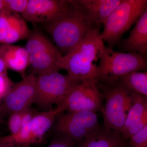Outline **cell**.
Instances as JSON below:
<instances>
[{
    "instance_id": "cell-14",
    "label": "cell",
    "mask_w": 147,
    "mask_h": 147,
    "mask_svg": "<svg viewBox=\"0 0 147 147\" xmlns=\"http://www.w3.org/2000/svg\"><path fill=\"white\" fill-rule=\"evenodd\" d=\"M121 0H77L95 26L103 24Z\"/></svg>"
},
{
    "instance_id": "cell-24",
    "label": "cell",
    "mask_w": 147,
    "mask_h": 147,
    "mask_svg": "<svg viewBox=\"0 0 147 147\" xmlns=\"http://www.w3.org/2000/svg\"><path fill=\"white\" fill-rule=\"evenodd\" d=\"M128 139V147H147V126Z\"/></svg>"
},
{
    "instance_id": "cell-9",
    "label": "cell",
    "mask_w": 147,
    "mask_h": 147,
    "mask_svg": "<svg viewBox=\"0 0 147 147\" xmlns=\"http://www.w3.org/2000/svg\"><path fill=\"white\" fill-rule=\"evenodd\" d=\"M77 84L67 74L63 75L58 70H49L40 74L36 78L34 103L44 110H49L54 104L57 105Z\"/></svg>"
},
{
    "instance_id": "cell-25",
    "label": "cell",
    "mask_w": 147,
    "mask_h": 147,
    "mask_svg": "<svg viewBox=\"0 0 147 147\" xmlns=\"http://www.w3.org/2000/svg\"><path fill=\"white\" fill-rule=\"evenodd\" d=\"M13 85L7 73H0V98L3 100Z\"/></svg>"
},
{
    "instance_id": "cell-16",
    "label": "cell",
    "mask_w": 147,
    "mask_h": 147,
    "mask_svg": "<svg viewBox=\"0 0 147 147\" xmlns=\"http://www.w3.org/2000/svg\"><path fill=\"white\" fill-rule=\"evenodd\" d=\"M58 114L57 108L41 112L34 111L32 119L30 145L41 140L53 127Z\"/></svg>"
},
{
    "instance_id": "cell-28",
    "label": "cell",
    "mask_w": 147,
    "mask_h": 147,
    "mask_svg": "<svg viewBox=\"0 0 147 147\" xmlns=\"http://www.w3.org/2000/svg\"><path fill=\"white\" fill-rule=\"evenodd\" d=\"M4 9V0H0V12Z\"/></svg>"
},
{
    "instance_id": "cell-1",
    "label": "cell",
    "mask_w": 147,
    "mask_h": 147,
    "mask_svg": "<svg viewBox=\"0 0 147 147\" xmlns=\"http://www.w3.org/2000/svg\"><path fill=\"white\" fill-rule=\"evenodd\" d=\"M104 45L99 28H92L72 51L63 56L62 69L78 84L87 81L98 82L97 63Z\"/></svg>"
},
{
    "instance_id": "cell-11",
    "label": "cell",
    "mask_w": 147,
    "mask_h": 147,
    "mask_svg": "<svg viewBox=\"0 0 147 147\" xmlns=\"http://www.w3.org/2000/svg\"><path fill=\"white\" fill-rule=\"evenodd\" d=\"M72 5L73 0H29L21 15L33 24H46L67 11Z\"/></svg>"
},
{
    "instance_id": "cell-5",
    "label": "cell",
    "mask_w": 147,
    "mask_h": 147,
    "mask_svg": "<svg viewBox=\"0 0 147 147\" xmlns=\"http://www.w3.org/2000/svg\"><path fill=\"white\" fill-rule=\"evenodd\" d=\"M147 8V0H121L104 24L101 33L103 41L111 49L118 44L122 36L135 24Z\"/></svg>"
},
{
    "instance_id": "cell-17",
    "label": "cell",
    "mask_w": 147,
    "mask_h": 147,
    "mask_svg": "<svg viewBox=\"0 0 147 147\" xmlns=\"http://www.w3.org/2000/svg\"><path fill=\"white\" fill-rule=\"evenodd\" d=\"M122 143L120 134L104 127L77 143L75 147H118Z\"/></svg>"
},
{
    "instance_id": "cell-2",
    "label": "cell",
    "mask_w": 147,
    "mask_h": 147,
    "mask_svg": "<svg viewBox=\"0 0 147 147\" xmlns=\"http://www.w3.org/2000/svg\"><path fill=\"white\" fill-rule=\"evenodd\" d=\"M57 48L65 55L70 53L95 26L84 9L76 1L68 10L52 21L42 24Z\"/></svg>"
},
{
    "instance_id": "cell-6",
    "label": "cell",
    "mask_w": 147,
    "mask_h": 147,
    "mask_svg": "<svg viewBox=\"0 0 147 147\" xmlns=\"http://www.w3.org/2000/svg\"><path fill=\"white\" fill-rule=\"evenodd\" d=\"M34 28L27 38L25 47L32 73L38 75L49 70L62 69L63 55L39 29L36 27Z\"/></svg>"
},
{
    "instance_id": "cell-23",
    "label": "cell",
    "mask_w": 147,
    "mask_h": 147,
    "mask_svg": "<svg viewBox=\"0 0 147 147\" xmlns=\"http://www.w3.org/2000/svg\"><path fill=\"white\" fill-rule=\"evenodd\" d=\"M147 126V114L133 125L129 127L126 130L121 134L122 141L128 139L132 135L142 130Z\"/></svg>"
},
{
    "instance_id": "cell-10",
    "label": "cell",
    "mask_w": 147,
    "mask_h": 147,
    "mask_svg": "<svg viewBox=\"0 0 147 147\" xmlns=\"http://www.w3.org/2000/svg\"><path fill=\"white\" fill-rule=\"evenodd\" d=\"M37 76L31 73L14 84L3 100L4 116L14 112H23L34 103Z\"/></svg>"
},
{
    "instance_id": "cell-3",
    "label": "cell",
    "mask_w": 147,
    "mask_h": 147,
    "mask_svg": "<svg viewBox=\"0 0 147 147\" xmlns=\"http://www.w3.org/2000/svg\"><path fill=\"white\" fill-rule=\"evenodd\" d=\"M105 98L101 111L104 127L121 134L132 101L133 92L119 80L109 84H99Z\"/></svg>"
},
{
    "instance_id": "cell-13",
    "label": "cell",
    "mask_w": 147,
    "mask_h": 147,
    "mask_svg": "<svg viewBox=\"0 0 147 147\" xmlns=\"http://www.w3.org/2000/svg\"><path fill=\"white\" fill-rule=\"evenodd\" d=\"M121 50L146 57L147 52V8L140 16L129 36L118 43Z\"/></svg>"
},
{
    "instance_id": "cell-20",
    "label": "cell",
    "mask_w": 147,
    "mask_h": 147,
    "mask_svg": "<svg viewBox=\"0 0 147 147\" xmlns=\"http://www.w3.org/2000/svg\"><path fill=\"white\" fill-rule=\"evenodd\" d=\"M118 80L131 91L147 97V71H133L121 76Z\"/></svg>"
},
{
    "instance_id": "cell-15",
    "label": "cell",
    "mask_w": 147,
    "mask_h": 147,
    "mask_svg": "<svg viewBox=\"0 0 147 147\" xmlns=\"http://www.w3.org/2000/svg\"><path fill=\"white\" fill-rule=\"evenodd\" d=\"M0 55L7 68L22 74L30 65L28 55L25 47L4 44L0 46Z\"/></svg>"
},
{
    "instance_id": "cell-26",
    "label": "cell",
    "mask_w": 147,
    "mask_h": 147,
    "mask_svg": "<svg viewBox=\"0 0 147 147\" xmlns=\"http://www.w3.org/2000/svg\"><path fill=\"white\" fill-rule=\"evenodd\" d=\"M75 142L65 137H58L47 147H75Z\"/></svg>"
},
{
    "instance_id": "cell-7",
    "label": "cell",
    "mask_w": 147,
    "mask_h": 147,
    "mask_svg": "<svg viewBox=\"0 0 147 147\" xmlns=\"http://www.w3.org/2000/svg\"><path fill=\"white\" fill-rule=\"evenodd\" d=\"M98 84L97 82L87 81L75 85L57 103L58 115L65 112L86 111L96 113L101 111L103 97Z\"/></svg>"
},
{
    "instance_id": "cell-4",
    "label": "cell",
    "mask_w": 147,
    "mask_h": 147,
    "mask_svg": "<svg viewBox=\"0 0 147 147\" xmlns=\"http://www.w3.org/2000/svg\"><path fill=\"white\" fill-rule=\"evenodd\" d=\"M146 57L134 53L116 52L104 45L98 65V82L109 84L135 71H147Z\"/></svg>"
},
{
    "instance_id": "cell-21",
    "label": "cell",
    "mask_w": 147,
    "mask_h": 147,
    "mask_svg": "<svg viewBox=\"0 0 147 147\" xmlns=\"http://www.w3.org/2000/svg\"><path fill=\"white\" fill-rule=\"evenodd\" d=\"M23 112H14L9 115L7 124L9 136L14 137L19 133L22 125Z\"/></svg>"
},
{
    "instance_id": "cell-12",
    "label": "cell",
    "mask_w": 147,
    "mask_h": 147,
    "mask_svg": "<svg viewBox=\"0 0 147 147\" xmlns=\"http://www.w3.org/2000/svg\"><path fill=\"white\" fill-rule=\"evenodd\" d=\"M31 31L21 14L4 9L0 12V42L11 44L28 38Z\"/></svg>"
},
{
    "instance_id": "cell-27",
    "label": "cell",
    "mask_w": 147,
    "mask_h": 147,
    "mask_svg": "<svg viewBox=\"0 0 147 147\" xmlns=\"http://www.w3.org/2000/svg\"><path fill=\"white\" fill-rule=\"evenodd\" d=\"M3 99L0 98V123L2 121L3 119L4 116L3 114L2 111V102Z\"/></svg>"
},
{
    "instance_id": "cell-8",
    "label": "cell",
    "mask_w": 147,
    "mask_h": 147,
    "mask_svg": "<svg viewBox=\"0 0 147 147\" xmlns=\"http://www.w3.org/2000/svg\"><path fill=\"white\" fill-rule=\"evenodd\" d=\"M56 120L55 130L58 137H65L76 144L100 128L96 113L89 111L61 113Z\"/></svg>"
},
{
    "instance_id": "cell-30",
    "label": "cell",
    "mask_w": 147,
    "mask_h": 147,
    "mask_svg": "<svg viewBox=\"0 0 147 147\" xmlns=\"http://www.w3.org/2000/svg\"><path fill=\"white\" fill-rule=\"evenodd\" d=\"M118 147H124V146L123 145V143L122 144H121L120 146H119Z\"/></svg>"
},
{
    "instance_id": "cell-19",
    "label": "cell",
    "mask_w": 147,
    "mask_h": 147,
    "mask_svg": "<svg viewBox=\"0 0 147 147\" xmlns=\"http://www.w3.org/2000/svg\"><path fill=\"white\" fill-rule=\"evenodd\" d=\"M146 114L147 97L133 92L132 102L121 134Z\"/></svg>"
},
{
    "instance_id": "cell-22",
    "label": "cell",
    "mask_w": 147,
    "mask_h": 147,
    "mask_svg": "<svg viewBox=\"0 0 147 147\" xmlns=\"http://www.w3.org/2000/svg\"><path fill=\"white\" fill-rule=\"evenodd\" d=\"M29 0H4V9L22 14L26 10Z\"/></svg>"
},
{
    "instance_id": "cell-29",
    "label": "cell",
    "mask_w": 147,
    "mask_h": 147,
    "mask_svg": "<svg viewBox=\"0 0 147 147\" xmlns=\"http://www.w3.org/2000/svg\"><path fill=\"white\" fill-rule=\"evenodd\" d=\"M0 147H16L13 146H11L7 144H5V143H2V142H0Z\"/></svg>"
},
{
    "instance_id": "cell-18",
    "label": "cell",
    "mask_w": 147,
    "mask_h": 147,
    "mask_svg": "<svg viewBox=\"0 0 147 147\" xmlns=\"http://www.w3.org/2000/svg\"><path fill=\"white\" fill-rule=\"evenodd\" d=\"M34 111L31 107L24 110L21 128L18 134L14 137L9 135L0 137V142L14 147L30 145L32 119Z\"/></svg>"
}]
</instances>
